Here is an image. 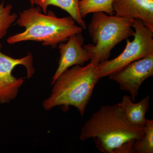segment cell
Instances as JSON below:
<instances>
[{
    "label": "cell",
    "instance_id": "obj_12",
    "mask_svg": "<svg viewBox=\"0 0 153 153\" xmlns=\"http://www.w3.org/2000/svg\"><path fill=\"white\" fill-rule=\"evenodd\" d=\"M113 0H80L79 11L82 19L88 15L98 12H102L110 16L115 15L113 9Z\"/></svg>",
    "mask_w": 153,
    "mask_h": 153
},
{
    "label": "cell",
    "instance_id": "obj_2",
    "mask_svg": "<svg viewBox=\"0 0 153 153\" xmlns=\"http://www.w3.org/2000/svg\"><path fill=\"white\" fill-rule=\"evenodd\" d=\"M99 63L91 62L85 66H72L63 72L54 82L51 95L44 100V108L49 111L62 106L67 111L70 106L76 108L84 115L96 85L100 79Z\"/></svg>",
    "mask_w": 153,
    "mask_h": 153
},
{
    "label": "cell",
    "instance_id": "obj_11",
    "mask_svg": "<svg viewBox=\"0 0 153 153\" xmlns=\"http://www.w3.org/2000/svg\"><path fill=\"white\" fill-rule=\"evenodd\" d=\"M30 3L37 5L41 8L44 14L47 13V8L50 5L56 6L68 13L77 25L83 29L86 28L84 20L81 18L79 11L80 0H29Z\"/></svg>",
    "mask_w": 153,
    "mask_h": 153
},
{
    "label": "cell",
    "instance_id": "obj_8",
    "mask_svg": "<svg viewBox=\"0 0 153 153\" xmlns=\"http://www.w3.org/2000/svg\"><path fill=\"white\" fill-rule=\"evenodd\" d=\"M66 42L58 45L60 57L58 67L52 78V85L66 69L75 65L83 66L90 60V55L83 47L84 38L81 33L71 36Z\"/></svg>",
    "mask_w": 153,
    "mask_h": 153
},
{
    "label": "cell",
    "instance_id": "obj_5",
    "mask_svg": "<svg viewBox=\"0 0 153 153\" xmlns=\"http://www.w3.org/2000/svg\"><path fill=\"white\" fill-rule=\"evenodd\" d=\"M132 27L134 39H126L123 52L114 59L105 60L98 64L100 78L109 76L129 63L153 55V32L147 28L140 19H134Z\"/></svg>",
    "mask_w": 153,
    "mask_h": 153
},
{
    "label": "cell",
    "instance_id": "obj_4",
    "mask_svg": "<svg viewBox=\"0 0 153 153\" xmlns=\"http://www.w3.org/2000/svg\"><path fill=\"white\" fill-rule=\"evenodd\" d=\"M134 20L102 12L93 13L88 30L94 44L83 46L90 55L91 62L99 63L108 60L117 44L133 36Z\"/></svg>",
    "mask_w": 153,
    "mask_h": 153
},
{
    "label": "cell",
    "instance_id": "obj_9",
    "mask_svg": "<svg viewBox=\"0 0 153 153\" xmlns=\"http://www.w3.org/2000/svg\"><path fill=\"white\" fill-rule=\"evenodd\" d=\"M112 7L117 16L140 19L153 32V0H113Z\"/></svg>",
    "mask_w": 153,
    "mask_h": 153
},
{
    "label": "cell",
    "instance_id": "obj_3",
    "mask_svg": "<svg viewBox=\"0 0 153 153\" xmlns=\"http://www.w3.org/2000/svg\"><path fill=\"white\" fill-rule=\"evenodd\" d=\"M39 7H31L20 13L17 24L25 28L22 33L11 36L7 40L13 44L28 41L41 42L44 46L55 48L66 42L69 37L82 33L83 29L71 16L58 18L52 11L42 13Z\"/></svg>",
    "mask_w": 153,
    "mask_h": 153
},
{
    "label": "cell",
    "instance_id": "obj_10",
    "mask_svg": "<svg viewBox=\"0 0 153 153\" xmlns=\"http://www.w3.org/2000/svg\"><path fill=\"white\" fill-rule=\"evenodd\" d=\"M149 95L137 103L133 102L131 96L124 95L118 104L131 122L143 126L147 120L146 115L149 108Z\"/></svg>",
    "mask_w": 153,
    "mask_h": 153
},
{
    "label": "cell",
    "instance_id": "obj_7",
    "mask_svg": "<svg viewBox=\"0 0 153 153\" xmlns=\"http://www.w3.org/2000/svg\"><path fill=\"white\" fill-rule=\"evenodd\" d=\"M108 76L120 89L129 92L134 101L143 82L153 76V55L135 60Z\"/></svg>",
    "mask_w": 153,
    "mask_h": 153
},
{
    "label": "cell",
    "instance_id": "obj_1",
    "mask_svg": "<svg viewBox=\"0 0 153 153\" xmlns=\"http://www.w3.org/2000/svg\"><path fill=\"white\" fill-rule=\"evenodd\" d=\"M143 133V126L131 122L117 103L100 107L84 124L79 139H94L102 152L131 153Z\"/></svg>",
    "mask_w": 153,
    "mask_h": 153
},
{
    "label": "cell",
    "instance_id": "obj_13",
    "mask_svg": "<svg viewBox=\"0 0 153 153\" xmlns=\"http://www.w3.org/2000/svg\"><path fill=\"white\" fill-rule=\"evenodd\" d=\"M143 131L141 138L134 143L132 152L153 153V120H146L143 126Z\"/></svg>",
    "mask_w": 153,
    "mask_h": 153
},
{
    "label": "cell",
    "instance_id": "obj_6",
    "mask_svg": "<svg viewBox=\"0 0 153 153\" xmlns=\"http://www.w3.org/2000/svg\"><path fill=\"white\" fill-rule=\"evenodd\" d=\"M2 45L0 43V103H7L18 95L19 89L24 84L22 77L17 78L12 74L15 67L19 65L25 67L27 77L30 78L35 74L33 57L31 53L21 58H14L2 52Z\"/></svg>",
    "mask_w": 153,
    "mask_h": 153
},
{
    "label": "cell",
    "instance_id": "obj_14",
    "mask_svg": "<svg viewBox=\"0 0 153 153\" xmlns=\"http://www.w3.org/2000/svg\"><path fill=\"white\" fill-rule=\"evenodd\" d=\"M11 4L4 6V1L0 2V40L6 36L12 24L16 21L18 15L12 13Z\"/></svg>",
    "mask_w": 153,
    "mask_h": 153
}]
</instances>
